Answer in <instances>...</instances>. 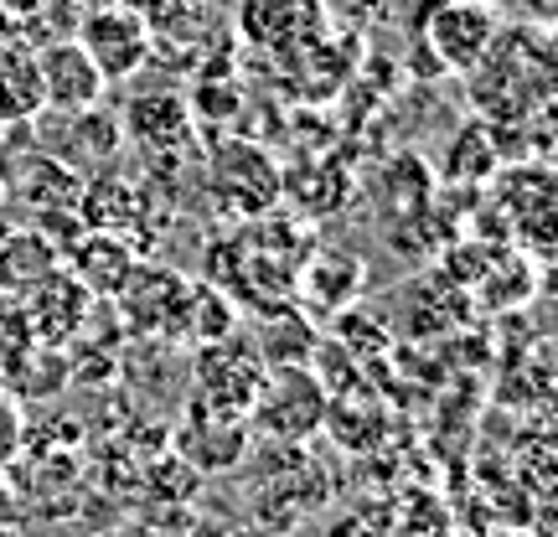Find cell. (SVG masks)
Returning a JSON list of instances; mask_svg holds the SVG:
<instances>
[{
    "mask_svg": "<svg viewBox=\"0 0 558 537\" xmlns=\"http://www.w3.org/2000/svg\"><path fill=\"white\" fill-rule=\"evenodd\" d=\"M264 378H269V367L248 346L207 341V352L197 357V408L248 424V414H254V403L264 393Z\"/></svg>",
    "mask_w": 558,
    "mask_h": 537,
    "instance_id": "obj_1",
    "label": "cell"
},
{
    "mask_svg": "<svg viewBox=\"0 0 558 537\" xmlns=\"http://www.w3.org/2000/svg\"><path fill=\"white\" fill-rule=\"evenodd\" d=\"M331 414V393L320 388L316 367H269V378H264V393L254 403V414L264 424V435L284 439V444H295L305 439L311 429H320Z\"/></svg>",
    "mask_w": 558,
    "mask_h": 537,
    "instance_id": "obj_2",
    "label": "cell"
},
{
    "mask_svg": "<svg viewBox=\"0 0 558 537\" xmlns=\"http://www.w3.org/2000/svg\"><path fill=\"white\" fill-rule=\"evenodd\" d=\"M279 181L284 176H279L275 156L264 145H254V139H228V145H218V156H213V197L228 212H243V218L275 212V202L284 197Z\"/></svg>",
    "mask_w": 558,
    "mask_h": 537,
    "instance_id": "obj_3",
    "label": "cell"
},
{
    "mask_svg": "<svg viewBox=\"0 0 558 537\" xmlns=\"http://www.w3.org/2000/svg\"><path fill=\"white\" fill-rule=\"evenodd\" d=\"M78 47L94 58L104 83H130L150 62V26L130 5H99L78 21Z\"/></svg>",
    "mask_w": 558,
    "mask_h": 537,
    "instance_id": "obj_4",
    "label": "cell"
},
{
    "mask_svg": "<svg viewBox=\"0 0 558 537\" xmlns=\"http://www.w3.org/2000/svg\"><path fill=\"white\" fill-rule=\"evenodd\" d=\"M114 300H120L124 320H130L135 331H145V337H181L186 279H181L177 269H160V264H145V269H140L135 264L130 279L114 290Z\"/></svg>",
    "mask_w": 558,
    "mask_h": 537,
    "instance_id": "obj_5",
    "label": "cell"
},
{
    "mask_svg": "<svg viewBox=\"0 0 558 537\" xmlns=\"http://www.w3.org/2000/svg\"><path fill=\"white\" fill-rule=\"evenodd\" d=\"M37 78H41V103L47 109H62V114H78V109H94L104 99V73L94 68V58L73 41H47L37 52Z\"/></svg>",
    "mask_w": 558,
    "mask_h": 537,
    "instance_id": "obj_6",
    "label": "cell"
},
{
    "mask_svg": "<svg viewBox=\"0 0 558 537\" xmlns=\"http://www.w3.org/2000/svg\"><path fill=\"white\" fill-rule=\"evenodd\" d=\"M492 41H497V16L481 0H445L429 16V47L445 68H460V73L476 68L492 52Z\"/></svg>",
    "mask_w": 558,
    "mask_h": 537,
    "instance_id": "obj_7",
    "label": "cell"
},
{
    "mask_svg": "<svg viewBox=\"0 0 558 537\" xmlns=\"http://www.w3.org/2000/svg\"><path fill=\"white\" fill-rule=\"evenodd\" d=\"M192 130H197V114H192L186 94H177V88H145V94L124 103L120 114V135H130L145 150H160V156L181 150L192 139Z\"/></svg>",
    "mask_w": 558,
    "mask_h": 537,
    "instance_id": "obj_8",
    "label": "cell"
},
{
    "mask_svg": "<svg viewBox=\"0 0 558 537\" xmlns=\"http://www.w3.org/2000/svg\"><path fill=\"white\" fill-rule=\"evenodd\" d=\"M135 269V254H130V243L120 233H99V228H88L83 243L73 248V279H78L88 295H114L124 279Z\"/></svg>",
    "mask_w": 558,
    "mask_h": 537,
    "instance_id": "obj_9",
    "label": "cell"
},
{
    "mask_svg": "<svg viewBox=\"0 0 558 537\" xmlns=\"http://www.w3.org/2000/svg\"><path fill=\"white\" fill-rule=\"evenodd\" d=\"M181 450L197 460L202 471H222V465H233L243 450V424L207 414V408H192L186 429H181Z\"/></svg>",
    "mask_w": 558,
    "mask_h": 537,
    "instance_id": "obj_10",
    "label": "cell"
},
{
    "mask_svg": "<svg viewBox=\"0 0 558 537\" xmlns=\"http://www.w3.org/2000/svg\"><path fill=\"white\" fill-rule=\"evenodd\" d=\"M233 331V305L222 290L202 284V290H186V310H181V337L197 341H228Z\"/></svg>",
    "mask_w": 558,
    "mask_h": 537,
    "instance_id": "obj_11",
    "label": "cell"
},
{
    "mask_svg": "<svg viewBox=\"0 0 558 537\" xmlns=\"http://www.w3.org/2000/svg\"><path fill=\"white\" fill-rule=\"evenodd\" d=\"M0 94H5V109L11 114H37L41 109V78H37V58H26L21 47H5L0 52Z\"/></svg>",
    "mask_w": 558,
    "mask_h": 537,
    "instance_id": "obj_12",
    "label": "cell"
},
{
    "mask_svg": "<svg viewBox=\"0 0 558 537\" xmlns=\"http://www.w3.org/2000/svg\"><path fill=\"white\" fill-rule=\"evenodd\" d=\"M497 171V145L492 135L481 130V124H465L450 145V166H445V176H460V181H481Z\"/></svg>",
    "mask_w": 558,
    "mask_h": 537,
    "instance_id": "obj_13",
    "label": "cell"
},
{
    "mask_svg": "<svg viewBox=\"0 0 558 537\" xmlns=\"http://www.w3.org/2000/svg\"><path fill=\"white\" fill-rule=\"evenodd\" d=\"M73 120H78V124H73V139H83V145H88L83 166H104V160L120 150V120L99 114V103H94V109H78Z\"/></svg>",
    "mask_w": 558,
    "mask_h": 537,
    "instance_id": "obj_14",
    "label": "cell"
},
{
    "mask_svg": "<svg viewBox=\"0 0 558 537\" xmlns=\"http://www.w3.org/2000/svg\"><path fill=\"white\" fill-rule=\"evenodd\" d=\"M21 444H26V414L11 393H0V471H11L21 460Z\"/></svg>",
    "mask_w": 558,
    "mask_h": 537,
    "instance_id": "obj_15",
    "label": "cell"
},
{
    "mask_svg": "<svg viewBox=\"0 0 558 537\" xmlns=\"http://www.w3.org/2000/svg\"><path fill=\"white\" fill-rule=\"evenodd\" d=\"M21 522V497L11 491V480H5V471H0V533H11Z\"/></svg>",
    "mask_w": 558,
    "mask_h": 537,
    "instance_id": "obj_16",
    "label": "cell"
},
{
    "mask_svg": "<svg viewBox=\"0 0 558 537\" xmlns=\"http://www.w3.org/2000/svg\"><path fill=\"white\" fill-rule=\"evenodd\" d=\"M5 5H11V11H37L41 0H5Z\"/></svg>",
    "mask_w": 558,
    "mask_h": 537,
    "instance_id": "obj_17",
    "label": "cell"
}]
</instances>
